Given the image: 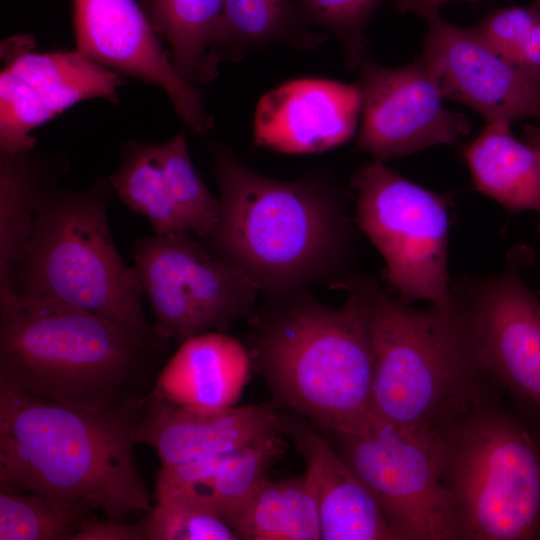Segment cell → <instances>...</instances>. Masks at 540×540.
Returning a JSON list of instances; mask_svg holds the SVG:
<instances>
[{
    "label": "cell",
    "instance_id": "obj_1",
    "mask_svg": "<svg viewBox=\"0 0 540 540\" xmlns=\"http://www.w3.org/2000/svg\"><path fill=\"white\" fill-rule=\"evenodd\" d=\"M146 402L90 412L0 384V490L100 510L117 522L148 513L133 435Z\"/></svg>",
    "mask_w": 540,
    "mask_h": 540
},
{
    "label": "cell",
    "instance_id": "obj_2",
    "mask_svg": "<svg viewBox=\"0 0 540 540\" xmlns=\"http://www.w3.org/2000/svg\"><path fill=\"white\" fill-rule=\"evenodd\" d=\"M209 150L220 189L218 221L203 239L212 252L263 295L330 286L346 272L352 226L340 189L323 177L264 176L218 142Z\"/></svg>",
    "mask_w": 540,
    "mask_h": 540
},
{
    "label": "cell",
    "instance_id": "obj_3",
    "mask_svg": "<svg viewBox=\"0 0 540 540\" xmlns=\"http://www.w3.org/2000/svg\"><path fill=\"white\" fill-rule=\"evenodd\" d=\"M164 350L67 304L0 289V384L90 412L143 404Z\"/></svg>",
    "mask_w": 540,
    "mask_h": 540
},
{
    "label": "cell",
    "instance_id": "obj_4",
    "mask_svg": "<svg viewBox=\"0 0 540 540\" xmlns=\"http://www.w3.org/2000/svg\"><path fill=\"white\" fill-rule=\"evenodd\" d=\"M332 308L309 288L263 295L244 343L275 401L319 430L349 433L372 415L373 352L365 305Z\"/></svg>",
    "mask_w": 540,
    "mask_h": 540
},
{
    "label": "cell",
    "instance_id": "obj_5",
    "mask_svg": "<svg viewBox=\"0 0 540 540\" xmlns=\"http://www.w3.org/2000/svg\"><path fill=\"white\" fill-rule=\"evenodd\" d=\"M330 287L358 294L373 352L372 415L406 430L434 431L486 398L464 294L415 309L371 277L345 272Z\"/></svg>",
    "mask_w": 540,
    "mask_h": 540
},
{
    "label": "cell",
    "instance_id": "obj_6",
    "mask_svg": "<svg viewBox=\"0 0 540 540\" xmlns=\"http://www.w3.org/2000/svg\"><path fill=\"white\" fill-rule=\"evenodd\" d=\"M112 192L103 178L76 191L51 184L40 198L22 258L0 289L80 308L168 351L170 341L144 313L138 275L114 243L108 220Z\"/></svg>",
    "mask_w": 540,
    "mask_h": 540
},
{
    "label": "cell",
    "instance_id": "obj_7",
    "mask_svg": "<svg viewBox=\"0 0 540 540\" xmlns=\"http://www.w3.org/2000/svg\"><path fill=\"white\" fill-rule=\"evenodd\" d=\"M457 539L540 538V445L508 412L477 401L435 430Z\"/></svg>",
    "mask_w": 540,
    "mask_h": 540
},
{
    "label": "cell",
    "instance_id": "obj_8",
    "mask_svg": "<svg viewBox=\"0 0 540 540\" xmlns=\"http://www.w3.org/2000/svg\"><path fill=\"white\" fill-rule=\"evenodd\" d=\"M356 222L385 260V276L408 304L443 306L451 297L447 268L448 197L373 160L354 175Z\"/></svg>",
    "mask_w": 540,
    "mask_h": 540
},
{
    "label": "cell",
    "instance_id": "obj_9",
    "mask_svg": "<svg viewBox=\"0 0 540 540\" xmlns=\"http://www.w3.org/2000/svg\"><path fill=\"white\" fill-rule=\"evenodd\" d=\"M186 232L138 239L134 269L156 332L178 344L208 331L227 332L249 319L261 294L242 270Z\"/></svg>",
    "mask_w": 540,
    "mask_h": 540
},
{
    "label": "cell",
    "instance_id": "obj_10",
    "mask_svg": "<svg viewBox=\"0 0 540 540\" xmlns=\"http://www.w3.org/2000/svg\"><path fill=\"white\" fill-rule=\"evenodd\" d=\"M330 434L397 540L457 539L451 497L440 479L435 431L406 430L371 415L359 430Z\"/></svg>",
    "mask_w": 540,
    "mask_h": 540
},
{
    "label": "cell",
    "instance_id": "obj_11",
    "mask_svg": "<svg viewBox=\"0 0 540 540\" xmlns=\"http://www.w3.org/2000/svg\"><path fill=\"white\" fill-rule=\"evenodd\" d=\"M28 36L2 45L0 73V153L16 155L36 148V128L93 98L118 100L119 74L77 50L34 52Z\"/></svg>",
    "mask_w": 540,
    "mask_h": 540
},
{
    "label": "cell",
    "instance_id": "obj_12",
    "mask_svg": "<svg viewBox=\"0 0 540 540\" xmlns=\"http://www.w3.org/2000/svg\"><path fill=\"white\" fill-rule=\"evenodd\" d=\"M361 126L356 149L381 162L438 144H454L471 132L469 120L443 105V93L426 61L388 68L369 55L359 63Z\"/></svg>",
    "mask_w": 540,
    "mask_h": 540
},
{
    "label": "cell",
    "instance_id": "obj_13",
    "mask_svg": "<svg viewBox=\"0 0 540 540\" xmlns=\"http://www.w3.org/2000/svg\"><path fill=\"white\" fill-rule=\"evenodd\" d=\"M76 50L116 72L159 87L199 135L214 125L201 93L176 69L147 13L135 0H73Z\"/></svg>",
    "mask_w": 540,
    "mask_h": 540
},
{
    "label": "cell",
    "instance_id": "obj_14",
    "mask_svg": "<svg viewBox=\"0 0 540 540\" xmlns=\"http://www.w3.org/2000/svg\"><path fill=\"white\" fill-rule=\"evenodd\" d=\"M461 287L484 375L540 416V303L511 264Z\"/></svg>",
    "mask_w": 540,
    "mask_h": 540
},
{
    "label": "cell",
    "instance_id": "obj_15",
    "mask_svg": "<svg viewBox=\"0 0 540 540\" xmlns=\"http://www.w3.org/2000/svg\"><path fill=\"white\" fill-rule=\"evenodd\" d=\"M426 20L420 56L436 75L445 99L471 107L487 123L511 126L540 118V73L506 59L471 27L456 26L439 13Z\"/></svg>",
    "mask_w": 540,
    "mask_h": 540
},
{
    "label": "cell",
    "instance_id": "obj_16",
    "mask_svg": "<svg viewBox=\"0 0 540 540\" xmlns=\"http://www.w3.org/2000/svg\"><path fill=\"white\" fill-rule=\"evenodd\" d=\"M108 180L155 234L186 232L205 239L218 221L220 201L196 171L183 131L161 143L128 142Z\"/></svg>",
    "mask_w": 540,
    "mask_h": 540
},
{
    "label": "cell",
    "instance_id": "obj_17",
    "mask_svg": "<svg viewBox=\"0 0 540 540\" xmlns=\"http://www.w3.org/2000/svg\"><path fill=\"white\" fill-rule=\"evenodd\" d=\"M361 107L356 84L320 78L291 80L259 100L253 140L280 153L324 152L354 135Z\"/></svg>",
    "mask_w": 540,
    "mask_h": 540
},
{
    "label": "cell",
    "instance_id": "obj_18",
    "mask_svg": "<svg viewBox=\"0 0 540 540\" xmlns=\"http://www.w3.org/2000/svg\"><path fill=\"white\" fill-rule=\"evenodd\" d=\"M284 433V417L270 405L232 406L200 412L153 391L134 428V440L150 446L161 465L220 456Z\"/></svg>",
    "mask_w": 540,
    "mask_h": 540
},
{
    "label": "cell",
    "instance_id": "obj_19",
    "mask_svg": "<svg viewBox=\"0 0 540 540\" xmlns=\"http://www.w3.org/2000/svg\"><path fill=\"white\" fill-rule=\"evenodd\" d=\"M283 417L314 482L321 539L397 540L374 496L323 433L301 416Z\"/></svg>",
    "mask_w": 540,
    "mask_h": 540
},
{
    "label": "cell",
    "instance_id": "obj_20",
    "mask_svg": "<svg viewBox=\"0 0 540 540\" xmlns=\"http://www.w3.org/2000/svg\"><path fill=\"white\" fill-rule=\"evenodd\" d=\"M179 345L160 369L153 392L200 412L235 406L253 369L245 344L227 332L208 331Z\"/></svg>",
    "mask_w": 540,
    "mask_h": 540
},
{
    "label": "cell",
    "instance_id": "obj_21",
    "mask_svg": "<svg viewBox=\"0 0 540 540\" xmlns=\"http://www.w3.org/2000/svg\"><path fill=\"white\" fill-rule=\"evenodd\" d=\"M474 188L508 211L540 213V151L511 126L487 123L463 152Z\"/></svg>",
    "mask_w": 540,
    "mask_h": 540
},
{
    "label": "cell",
    "instance_id": "obj_22",
    "mask_svg": "<svg viewBox=\"0 0 540 540\" xmlns=\"http://www.w3.org/2000/svg\"><path fill=\"white\" fill-rule=\"evenodd\" d=\"M66 167L36 148L0 153V287L9 283L22 258L43 192L58 182Z\"/></svg>",
    "mask_w": 540,
    "mask_h": 540
},
{
    "label": "cell",
    "instance_id": "obj_23",
    "mask_svg": "<svg viewBox=\"0 0 540 540\" xmlns=\"http://www.w3.org/2000/svg\"><path fill=\"white\" fill-rule=\"evenodd\" d=\"M223 1L142 0L156 32L171 48L176 69L194 85L218 76Z\"/></svg>",
    "mask_w": 540,
    "mask_h": 540
},
{
    "label": "cell",
    "instance_id": "obj_24",
    "mask_svg": "<svg viewBox=\"0 0 540 540\" xmlns=\"http://www.w3.org/2000/svg\"><path fill=\"white\" fill-rule=\"evenodd\" d=\"M239 539L319 540L320 514L311 476L267 479L229 521Z\"/></svg>",
    "mask_w": 540,
    "mask_h": 540
},
{
    "label": "cell",
    "instance_id": "obj_25",
    "mask_svg": "<svg viewBox=\"0 0 540 540\" xmlns=\"http://www.w3.org/2000/svg\"><path fill=\"white\" fill-rule=\"evenodd\" d=\"M305 29L294 0H224L218 54L221 61H238L273 42L314 43Z\"/></svg>",
    "mask_w": 540,
    "mask_h": 540
},
{
    "label": "cell",
    "instance_id": "obj_26",
    "mask_svg": "<svg viewBox=\"0 0 540 540\" xmlns=\"http://www.w3.org/2000/svg\"><path fill=\"white\" fill-rule=\"evenodd\" d=\"M89 513L49 498L0 490V540H73Z\"/></svg>",
    "mask_w": 540,
    "mask_h": 540
},
{
    "label": "cell",
    "instance_id": "obj_27",
    "mask_svg": "<svg viewBox=\"0 0 540 540\" xmlns=\"http://www.w3.org/2000/svg\"><path fill=\"white\" fill-rule=\"evenodd\" d=\"M284 451L282 434H276L223 456L215 474L214 503L227 523L269 479V469Z\"/></svg>",
    "mask_w": 540,
    "mask_h": 540
},
{
    "label": "cell",
    "instance_id": "obj_28",
    "mask_svg": "<svg viewBox=\"0 0 540 540\" xmlns=\"http://www.w3.org/2000/svg\"><path fill=\"white\" fill-rule=\"evenodd\" d=\"M302 24L333 33L341 42L351 70L368 55L364 32L384 0H294Z\"/></svg>",
    "mask_w": 540,
    "mask_h": 540
},
{
    "label": "cell",
    "instance_id": "obj_29",
    "mask_svg": "<svg viewBox=\"0 0 540 540\" xmlns=\"http://www.w3.org/2000/svg\"><path fill=\"white\" fill-rule=\"evenodd\" d=\"M148 540H238L213 509L178 501L156 502L144 516Z\"/></svg>",
    "mask_w": 540,
    "mask_h": 540
},
{
    "label": "cell",
    "instance_id": "obj_30",
    "mask_svg": "<svg viewBox=\"0 0 540 540\" xmlns=\"http://www.w3.org/2000/svg\"><path fill=\"white\" fill-rule=\"evenodd\" d=\"M224 455L161 465L156 474L155 501L187 502L211 508L218 513L214 503V480Z\"/></svg>",
    "mask_w": 540,
    "mask_h": 540
},
{
    "label": "cell",
    "instance_id": "obj_31",
    "mask_svg": "<svg viewBox=\"0 0 540 540\" xmlns=\"http://www.w3.org/2000/svg\"><path fill=\"white\" fill-rule=\"evenodd\" d=\"M540 20V7L510 6L493 11L472 30L497 53L507 58Z\"/></svg>",
    "mask_w": 540,
    "mask_h": 540
},
{
    "label": "cell",
    "instance_id": "obj_32",
    "mask_svg": "<svg viewBox=\"0 0 540 540\" xmlns=\"http://www.w3.org/2000/svg\"><path fill=\"white\" fill-rule=\"evenodd\" d=\"M147 539L144 518L137 522L113 520H87L73 540H145Z\"/></svg>",
    "mask_w": 540,
    "mask_h": 540
},
{
    "label": "cell",
    "instance_id": "obj_33",
    "mask_svg": "<svg viewBox=\"0 0 540 540\" xmlns=\"http://www.w3.org/2000/svg\"><path fill=\"white\" fill-rule=\"evenodd\" d=\"M506 59L522 68L540 73V20Z\"/></svg>",
    "mask_w": 540,
    "mask_h": 540
},
{
    "label": "cell",
    "instance_id": "obj_34",
    "mask_svg": "<svg viewBox=\"0 0 540 540\" xmlns=\"http://www.w3.org/2000/svg\"><path fill=\"white\" fill-rule=\"evenodd\" d=\"M449 1L452 0H395V6L400 12H412L426 19L438 14L440 8Z\"/></svg>",
    "mask_w": 540,
    "mask_h": 540
},
{
    "label": "cell",
    "instance_id": "obj_35",
    "mask_svg": "<svg viewBox=\"0 0 540 540\" xmlns=\"http://www.w3.org/2000/svg\"><path fill=\"white\" fill-rule=\"evenodd\" d=\"M523 139L540 151V126H526Z\"/></svg>",
    "mask_w": 540,
    "mask_h": 540
},
{
    "label": "cell",
    "instance_id": "obj_36",
    "mask_svg": "<svg viewBox=\"0 0 540 540\" xmlns=\"http://www.w3.org/2000/svg\"><path fill=\"white\" fill-rule=\"evenodd\" d=\"M534 4H536L538 7H540V0H535Z\"/></svg>",
    "mask_w": 540,
    "mask_h": 540
}]
</instances>
